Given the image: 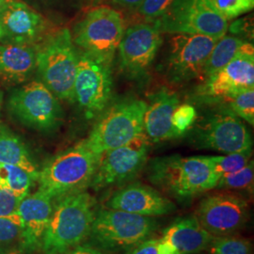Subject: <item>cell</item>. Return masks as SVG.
<instances>
[{
  "label": "cell",
  "instance_id": "1",
  "mask_svg": "<svg viewBox=\"0 0 254 254\" xmlns=\"http://www.w3.org/2000/svg\"><path fill=\"white\" fill-rule=\"evenodd\" d=\"M42 248L44 254H64L81 245L91 233L95 200L85 190L55 199Z\"/></svg>",
  "mask_w": 254,
  "mask_h": 254
},
{
  "label": "cell",
  "instance_id": "2",
  "mask_svg": "<svg viewBox=\"0 0 254 254\" xmlns=\"http://www.w3.org/2000/svg\"><path fill=\"white\" fill-rule=\"evenodd\" d=\"M147 172L152 184L182 200L216 189L218 181L209 156L156 157L148 164Z\"/></svg>",
  "mask_w": 254,
  "mask_h": 254
},
{
  "label": "cell",
  "instance_id": "3",
  "mask_svg": "<svg viewBox=\"0 0 254 254\" xmlns=\"http://www.w3.org/2000/svg\"><path fill=\"white\" fill-rule=\"evenodd\" d=\"M78 59L79 50L68 28L46 35L36 45L35 72L59 100L72 103Z\"/></svg>",
  "mask_w": 254,
  "mask_h": 254
},
{
  "label": "cell",
  "instance_id": "4",
  "mask_svg": "<svg viewBox=\"0 0 254 254\" xmlns=\"http://www.w3.org/2000/svg\"><path fill=\"white\" fill-rule=\"evenodd\" d=\"M147 102L127 97L111 102L94 122L83 143L91 152H105L127 145L142 135Z\"/></svg>",
  "mask_w": 254,
  "mask_h": 254
},
{
  "label": "cell",
  "instance_id": "5",
  "mask_svg": "<svg viewBox=\"0 0 254 254\" xmlns=\"http://www.w3.org/2000/svg\"><path fill=\"white\" fill-rule=\"evenodd\" d=\"M100 155L83 143L69 148L50 158L39 170V190L53 200L90 187Z\"/></svg>",
  "mask_w": 254,
  "mask_h": 254
},
{
  "label": "cell",
  "instance_id": "6",
  "mask_svg": "<svg viewBox=\"0 0 254 254\" xmlns=\"http://www.w3.org/2000/svg\"><path fill=\"white\" fill-rule=\"evenodd\" d=\"M213 104L187 132L191 144L223 154L253 151V137L243 121L223 104Z\"/></svg>",
  "mask_w": 254,
  "mask_h": 254
},
{
  "label": "cell",
  "instance_id": "7",
  "mask_svg": "<svg viewBox=\"0 0 254 254\" xmlns=\"http://www.w3.org/2000/svg\"><path fill=\"white\" fill-rule=\"evenodd\" d=\"M113 99L112 62L79 50L73 99L84 118L95 121Z\"/></svg>",
  "mask_w": 254,
  "mask_h": 254
},
{
  "label": "cell",
  "instance_id": "8",
  "mask_svg": "<svg viewBox=\"0 0 254 254\" xmlns=\"http://www.w3.org/2000/svg\"><path fill=\"white\" fill-rule=\"evenodd\" d=\"M7 108L22 126L40 132H53L64 120L60 100L40 80L27 82L14 89L9 94Z\"/></svg>",
  "mask_w": 254,
  "mask_h": 254
},
{
  "label": "cell",
  "instance_id": "9",
  "mask_svg": "<svg viewBox=\"0 0 254 254\" xmlns=\"http://www.w3.org/2000/svg\"><path fill=\"white\" fill-rule=\"evenodd\" d=\"M154 22L161 33L201 34L216 40L227 34L229 27L210 0H173Z\"/></svg>",
  "mask_w": 254,
  "mask_h": 254
},
{
  "label": "cell",
  "instance_id": "10",
  "mask_svg": "<svg viewBox=\"0 0 254 254\" xmlns=\"http://www.w3.org/2000/svg\"><path fill=\"white\" fill-rule=\"evenodd\" d=\"M156 224L150 217L102 208L95 212L89 236L104 250H124L146 240L153 234Z\"/></svg>",
  "mask_w": 254,
  "mask_h": 254
},
{
  "label": "cell",
  "instance_id": "11",
  "mask_svg": "<svg viewBox=\"0 0 254 254\" xmlns=\"http://www.w3.org/2000/svg\"><path fill=\"white\" fill-rule=\"evenodd\" d=\"M125 32L122 14L108 6L89 10L73 28V43L83 51L113 62Z\"/></svg>",
  "mask_w": 254,
  "mask_h": 254
},
{
  "label": "cell",
  "instance_id": "12",
  "mask_svg": "<svg viewBox=\"0 0 254 254\" xmlns=\"http://www.w3.org/2000/svg\"><path fill=\"white\" fill-rule=\"evenodd\" d=\"M217 41L201 34H172L163 62L168 80L182 84L200 77Z\"/></svg>",
  "mask_w": 254,
  "mask_h": 254
},
{
  "label": "cell",
  "instance_id": "13",
  "mask_svg": "<svg viewBox=\"0 0 254 254\" xmlns=\"http://www.w3.org/2000/svg\"><path fill=\"white\" fill-rule=\"evenodd\" d=\"M162 34L154 22L138 23L125 29L117 50L121 73L129 79L144 77L161 47Z\"/></svg>",
  "mask_w": 254,
  "mask_h": 254
},
{
  "label": "cell",
  "instance_id": "14",
  "mask_svg": "<svg viewBox=\"0 0 254 254\" xmlns=\"http://www.w3.org/2000/svg\"><path fill=\"white\" fill-rule=\"evenodd\" d=\"M149 151L150 141L143 133L127 145L105 152L90 187L101 190L133 180L147 163Z\"/></svg>",
  "mask_w": 254,
  "mask_h": 254
},
{
  "label": "cell",
  "instance_id": "15",
  "mask_svg": "<svg viewBox=\"0 0 254 254\" xmlns=\"http://www.w3.org/2000/svg\"><path fill=\"white\" fill-rule=\"evenodd\" d=\"M250 89H254V47L251 42L229 64L204 79L197 95L204 103H214Z\"/></svg>",
  "mask_w": 254,
  "mask_h": 254
},
{
  "label": "cell",
  "instance_id": "16",
  "mask_svg": "<svg viewBox=\"0 0 254 254\" xmlns=\"http://www.w3.org/2000/svg\"><path fill=\"white\" fill-rule=\"evenodd\" d=\"M248 217V202L230 194L205 197L200 201L196 214L202 227L213 236L232 235L244 226Z\"/></svg>",
  "mask_w": 254,
  "mask_h": 254
},
{
  "label": "cell",
  "instance_id": "17",
  "mask_svg": "<svg viewBox=\"0 0 254 254\" xmlns=\"http://www.w3.org/2000/svg\"><path fill=\"white\" fill-rule=\"evenodd\" d=\"M0 27L3 40L36 46L46 36L47 24L42 14L24 1L8 0L0 9Z\"/></svg>",
  "mask_w": 254,
  "mask_h": 254
},
{
  "label": "cell",
  "instance_id": "18",
  "mask_svg": "<svg viewBox=\"0 0 254 254\" xmlns=\"http://www.w3.org/2000/svg\"><path fill=\"white\" fill-rule=\"evenodd\" d=\"M43 191L27 194L20 201L17 213L21 223L19 248L24 254H32L42 248V242L53 211L54 201Z\"/></svg>",
  "mask_w": 254,
  "mask_h": 254
},
{
  "label": "cell",
  "instance_id": "19",
  "mask_svg": "<svg viewBox=\"0 0 254 254\" xmlns=\"http://www.w3.org/2000/svg\"><path fill=\"white\" fill-rule=\"evenodd\" d=\"M107 206L150 218L168 215L175 210V205L160 192L139 183L116 191L109 198Z\"/></svg>",
  "mask_w": 254,
  "mask_h": 254
},
{
  "label": "cell",
  "instance_id": "20",
  "mask_svg": "<svg viewBox=\"0 0 254 254\" xmlns=\"http://www.w3.org/2000/svg\"><path fill=\"white\" fill-rule=\"evenodd\" d=\"M179 104L177 93L168 88H161L150 95L143 122V132L149 141L181 137L172 124L173 112Z\"/></svg>",
  "mask_w": 254,
  "mask_h": 254
},
{
  "label": "cell",
  "instance_id": "21",
  "mask_svg": "<svg viewBox=\"0 0 254 254\" xmlns=\"http://www.w3.org/2000/svg\"><path fill=\"white\" fill-rule=\"evenodd\" d=\"M36 69V46L5 41L0 43V81L24 84Z\"/></svg>",
  "mask_w": 254,
  "mask_h": 254
},
{
  "label": "cell",
  "instance_id": "22",
  "mask_svg": "<svg viewBox=\"0 0 254 254\" xmlns=\"http://www.w3.org/2000/svg\"><path fill=\"white\" fill-rule=\"evenodd\" d=\"M214 236L196 217L180 218L164 230L161 239L179 254H198L209 247Z\"/></svg>",
  "mask_w": 254,
  "mask_h": 254
},
{
  "label": "cell",
  "instance_id": "23",
  "mask_svg": "<svg viewBox=\"0 0 254 254\" xmlns=\"http://www.w3.org/2000/svg\"><path fill=\"white\" fill-rule=\"evenodd\" d=\"M0 164L21 167L37 176L39 170L24 141L9 127L0 125Z\"/></svg>",
  "mask_w": 254,
  "mask_h": 254
},
{
  "label": "cell",
  "instance_id": "24",
  "mask_svg": "<svg viewBox=\"0 0 254 254\" xmlns=\"http://www.w3.org/2000/svg\"><path fill=\"white\" fill-rule=\"evenodd\" d=\"M249 42L250 41H246L240 37L228 34L218 39L209 55L200 78L204 80L213 73L218 72L229 64Z\"/></svg>",
  "mask_w": 254,
  "mask_h": 254
},
{
  "label": "cell",
  "instance_id": "25",
  "mask_svg": "<svg viewBox=\"0 0 254 254\" xmlns=\"http://www.w3.org/2000/svg\"><path fill=\"white\" fill-rule=\"evenodd\" d=\"M35 183H37V176L27 170L15 165H1L0 187L8 189L19 199L23 200L29 194L31 187Z\"/></svg>",
  "mask_w": 254,
  "mask_h": 254
},
{
  "label": "cell",
  "instance_id": "26",
  "mask_svg": "<svg viewBox=\"0 0 254 254\" xmlns=\"http://www.w3.org/2000/svg\"><path fill=\"white\" fill-rule=\"evenodd\" d=\"M214 103L223 104L228 109L232 110L237 117L244 120L249 125L254 126V89L236 92Z\"/></svg>",
  "mask_w": 254,
  "mask_h": 254
},
{
  "label": "cell",
  "instance_id": "27",
  "mask_svg": "<svg viewBox=\"0 0 254 254\" xmlns=\"http://www.w3.org/2000/svg\"><path fill=\"white\" fill-rule=\"evenodd\" d=\"M253 151L226 154V155L209 156L218 179L224 175L236 173L251 161Z\"/></svg>",
  "mask_w": 254,
  "mask_h": 254
},
{
  "label": "cell",
  "instance_id": "28",
  "mask_svg": "<svg viewBox=\"0 0 254 254\" xmlns=\"http://www.w3.org/2000/svg\"><path fill=\"white\" fill-rule=\"evenodd\" d=\"M211 254H252L249 240L239 236H214L210 243Z\"/></svg>",
  "mask_w": 254,
  "mask_h": 254
},
{
  "label": "cell",
  "instance_id": "29",
  "mask_svg": "<svg viewBox=\"0 0 254 254\" xmlns=\"http://www.w3.org/2000/svg\"><path fill=\"white\" fill-rule=\"evenodd\" d=\"M254 161L251 160L236 173L220 177L216 188L219 190H251L254 187Z\"/></svg>",
  "mask_w": 254,
  "mask_h": 254
},
{
  "label": "cell",
  "instance_id": "30",
  "mask_svg": "<svg viewBox=\"0 0 254 254\" xmlns=\"http://www.w3.org/2000/svg\"><path fill=\"white\" fill-rule=\"evenodd\" d=\"M218 12L226 19H236L254 8V0H210Z\"/></svg>",
  "mask_w": 254,
  "mask_h": 254
},
{
  "label": "cell",
  "instance_id": "31",
  "mask_svg": "<svg viewBox=\"0 0 254 254\" xmlns=\"http://www.w3.org/2000/svg\"><path fill=\"white\" fill-rule=\"evenodd\" d=\"M198 117V111L190 104H179L173 112L172 124L179 136H185Z\"/></svg>",
  "mask_w": 254,
  "mask_h": 254
},
{
  "label": "cell",
  "instance_id": "32",
  "mask_svg": "<svg viewBox=\"0 0 254 254\" xmlns=\"http://www.w3.org/2000/svg\"><path fill=\"white\" fill-rule=\"evenodd\" d=\"M21 234V223L18 213L0 218V245L11 244L18 240Z\"/></svg>",
  "mask_w": 254,
  "mask_h": 254
},
{
  "label": "cell",
  "instance_id": "33",
  "mask_svg": "<svg viewBox=\"0 0 254 254\" xmlns=\"http://www.w3.org/2000/svg\"><path fill=\"white\" fill-rule=\"evenodd\" d=\"M129 254H179L160 238L148 239L135 246Z\"/></svg>",
  "mask_w": 254,
  "mask_h": 254
},
{
  "label": "cell",
  "instance_id": "34",
  "mask_svg": "<svg viewBox=\"0 0 254 254\" xmlns=\"http://www.w3.org/2000/svg\"><path fill=\"white\" fill-rule=\"evenodd\" d=\"M173 2V0H143L137 11L148 22H154L163 14Z\"/></svg>",
  "mask_w": 254,
  "mask_h": 254
},
{
  "label": "cell",
  "instance_id": "35",
  "mask_svg": "<svg viewBox=\"0 0 254 254\" xmlns=\"http://www.w3.org/2000/svg\"><path fill=\"white\" fill-rule=\"evenodd\" d=\"M21 200L8 189L0 187V218L15 214Z\"/></svg>",
  "mask_w": 254,
  "mask_h": 254
},
{
  "label": "cell",
  "instance_id": "36",
  "mask_svg": "<svg viewBox=\"0 0 254 254\" xmlns=\"http://www.w3.org/2000/svg\"><path fill=\"white\" fill-rule=\"evenodd\" d=\"M64 254H104L99 249L88 244L76 246Z\"/></svg>",
  "mask_w": 254,
  "mask_h": 254
},
{
  "label": "cell",
  "instance_id": "37",
  "mask_svg": "<svg viewBox=\"0 0 254 254\" xmlns=\"http://www.w3.org/2000/svg\"><path fill=\"white\" fill-rule=\"evenodd\" d=\"M115 4L119 6L125 7L127 9H137L143 0H112Z\"/></svg>",
  "mask_w": 254,
  "mask_h": 254
},
{
  "label": "cell",
  "instance_id": "38",
  "mask_svg": "<svg viewBox=\"0 0 254 254\" xmlns=\"http://www.w3.org/2000/svg\"><path fill=\"white\" fill-rule=\"evenodd\" d=\"M0 254H24L19 246L11 244L0 245Z\"/></svg>",
  "mask_w": 254,
  "mask_h": 254
},
{
  "label": "cell",
  "instance_id": "39",
  "mask_svg": "<svg viewBox=\"0 0 254 254\" xmlns=\"http://www.w3.org/2000/svg\"><path fill=\"white\" fill-rule=\"evenodd\" d=\"M56 0H24L25 3H30L32 5H37V4H40V5H47V4H50V3H53Z\"/></svg>",
  "mask_w": 254,
  "mask_h": 254
},
{
  "label": "cell",
  "instance_id": "40",
  "mask_svg": "<svg viewBox=\"0 0 254 254\" xmlns=\"http://www.w3.org/2000/svg\"><path fill=\"white\" fill-rule=\"evenodd\" d=\"M8 0H0V9L4 6V4L7 2Z\"/></svg>",
  "mask_w": 254,
  "mask_h": 254
},
{
  "label": "cell",
  "instance_id": "41",
  "mask_svg": "<svg viewBox=\"0 0 254 254\" xmlns=\"http://www.w3.org/2000/svg\"><path fill=\"white\" fill-rule=\"evenodd\" d=\"M3 39H4V33H3V31H2V29L0 27V41H2Z\"/></svg>",
  "mask_w": 254,
  "mask_h": 254
},
{
  "label": "cell",
  "instance_id": "42",
  "mask_svg": "<svg viewBox=\"0 0 254 254\" xmlns=\"http://www.w3.org/2000/svg\"><path fill=\"white\" fill-rule=\"evenodd\" d=\"M2 100H3V96H2V93L0 91V110H1V106H2Z\"/></svg>",
  "mask_w": 254,
  "mask_h": 254
},
{
  "label": "cell",
  "instance_id": "43",
  "mask_svg": "<svg viewBox=\"0 0 254 254\" xmlns=\"http://www.w3.org/2000/svg\"><path fill=\"white\" fill-rule=\"evenodd\" d=\"M0 170H1V164H0Z\"/></svg>",
  "mask_w": 254,
  "mask_h": 254
}]
</instances>
